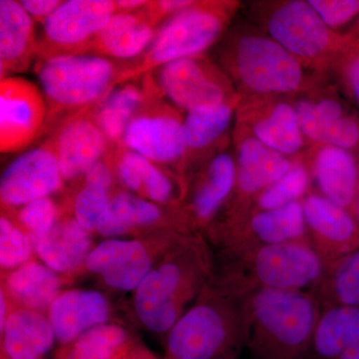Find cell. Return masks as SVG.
Wrapping results in <instances>:
<instances>
[{
  "mask_svg": "<svg viewBox=\"0 0 359 359\" xmlns=\"http://www.w3.org/2000/svg\"><path fill=\"white\" fill-rule=\"evenodd\" d=\"M219 65L241 96L294 97L321 78L252 22L233 26L226 35Z\"/></svg>",
  "mask_w": 359,
  "mask_h": 359,
  "instance_id": "1",
  "label": "cell"
},
{
  "mask_svg": "<svg viewBox=\"0 0 359 359\" xmlns=\"http://www.w3.org/2000/svg\"><path fill=\"white\" fill-rule=\"evenodd\" d=\"M245 342L254 359H299L318 325L316 302L301 292L261 287L245 308Z\"/></svg>",
  "mask_w": 359,
  "mask_h": 359,
  "instance_id": "2",
  "label": "cell"
},
{
  "mask_svg": "<svg viewBox=\"0 0 359 359\" xmlns=\"http://www.w3.org/2000/svg\"><path fill=\"white\" fill-rule=\"evenodd\" d=\"M247 14L250 22L318 74L330 76L337 60L355 43L351 33L330 29L309 0L252 1Z\"/></svg>",
  "mask_w": 359,
  "mask_h": 359,
  "instance_id": "3",
  "label": "cell"
},
{
  "mask_svg": "<svg viewBox=\"0 0 359 359\" xmlns=\"http://www.w3.org/2000/svg\"><path fill=\"white\" fill-rule=\"evenodd\" d=\"M241 7L236 0H194L161 26L147 50L130 63L118 85L139 79L179 59L205 54L226 34Z\"/></svg>",
  "mask_w": 359,
  "mask_h": 359,
  "instance_id": "4",
  "label": "cell"
},
{
  "mask_svg": "<svg viewBox=\"0 0 359 359\" xmlns=\"http://www.w3.org/2000/svg\"><path fill=\"white\" fill-rule=\"evenodd\" d=\"M129 65L87 54L39 59L35 71L46 101V124L100 103L117 86Z\"/></svg>",
  "mask_w": 359,
  "mask_h": 359,
  "instance_id": "5",
  "label": "cell"
},
{
  "mask_svg": "<svg viewBox=\"0 0 359 359\" xmlns=\"http://www.w3.org/2000/svg\"><path fill=\"white\" fill-rule=\"evenodd\" d=\"M330 76L321 78L313 88L290 97L302 135L309 146H334L359 155V117L342 100L339 87Z\"/></svg>",
  "mask_w": 359,
  "mask_h": 359,
  "instance_id": "6",
  "label": "cell"
},
{
  "mask_svg": "<svg viewBox=\"0 0 359 359\" xmlns=\"http://www.w3.org/2000/svg\"><path fill=\"white\" fill-rule=\"evenodd\" d=\"M152 73L162 96L180 111L189 112L242 97L221 66L205 54L179 59Z\"/></svg>",
  "mask_w": 359,
  "mask_h": 359,
  "instance_id": "7",
  "label": "cell"
},
{
  "mask_svg": "<svg viewBox=\"0 0 359 359\" xmlns=\"http://www.w3.org/2000/svg\"><path fill=\"white\" fill-rule=\"evenodd\" d=\"M184 118L181 111L165 100L153 78L148 99L130 122L121 145L156 165L182 166L185 155Z\"/></svg>",
  "mask_w": 359,
  "mask_h": 359,
  "instance_id": "8",
  "label": "cell"
},
{
  "mask_svg": "<svg viewBox=\"0 0 359 359\" xmlns=\"http://www.w3.org/2000/svg\"><path fill=\"white\" fill-rule=\"evenodd\" d=\"M117 11L110 0H68L43 25L40 59L86 55L90 45Z\"/></svg>",
  "mask_w": 359,
  "mask_h": 359,
  "instance_id": "9",
  "label": "cell"
},
{
  "mask_svg": "<svg viewBox=\"0 0 359 359\" xmlns=\"http://www.w3.org/2000/svg\"><path fill=\"white\" fill-rule=\"evenodd\" d=\"M236 123L266 147L285 157H299L308 148L290 97L242 96Z\"/></svg>",
  "mask_w": 359,
  "mask_h": 359,
  "instance_id": "10",
  "label": "cell"
},
{
  "mask_svg": "<svg viewBox=\"0 0 359 359\" xmlns=\"http://www.w3.org/2000/svg\"><path fill=\"white\" fill-rule=\"evenodd\" d=\"M238 327L219 309L199 304L182 316L168 337L173 359H217L240 344Z\"/></svg>",
  "mask_w": 359,
  "mask_h": 359,
  "instance_id": "11",
  "label": "cell"
},
{
  "mask_svg": "<svg viewBox=\"0 0 359 359\" xmlns=\"http://www.w3.org/2000/svg\"><path fill=\"white\" fill-rule=\"evenodd\" d=\"M47 105L36 85L22 77L0 81V150L16 152L29 146L43 131Z\"/></svg>",
  "mask_w": 359,
  "mask_h": 359,
  "instance_id": "12",
  "label": "cell"
},
{
  "mask_svg": "<svg viewBox=\"0 0 359 359\" xmlns=\"http://www.w3.org/2000/svg\"><path fill=\"white\" fill-rule=\"evenodd\" d=\"M231 141L237 166L233 195L236 210L242 216L259 194L289 171L294 159L266 147L236 122Z\"/></svg>",
  "mask_w": 359,
  "mask_h": 359,
  "instance_id": "13",
  "label": "cell"
},
{
  "mask_svg": "<svg viewBox=\"0 0 359 359\" xmlns=\"http://www.w3.org/2000/svg\"><path fill=\"white\" fill-rule=\"evenodd\" d=\"M261 287L301 292L323 273L320 255L302 241L261 245L252 262Z\"/></svg>",
  "mask_w": 359,
  "mask_h": 359,
  "instance_id": "14",
  "label": "cell"
},
{
  "mask_svg": "<svg viewBox=\"0 0 359 359\" xmlns=\"http://www.w3.org/2000/svg\"><path fill=\"white\" fill-rule=\"evenodd\" d=\"M63 180L52 137L6 168L0 181V198L7 205H25L58 191Z\"/></svg>",
  "mask_w": 359,
  "mask_h": 359,
  "instance_id": "15",
  "label": "cell"
},
{
  "mask_svg": "<svg viewBox=\"0 0 359 359\" xmlns=\"http://www.w3.org/2000/svg\"><path fill=\"white\" fill-rule=\"evenodd\" d=\"M52 137L61 174L68 181L86 173L107 154L110 145L93 107L68 117Z\"/></svg>",
  "mask_w": 359,
  "mask_h": 359,
  "instance_id": "16",
  "label": "cell"
},
{
  "mask_svg": "<svg viewBox=\"0 0 359 359\" xmlns=\"http://www.w3.org/2000/svg\"><path fill=\"white\" fill-rule=\"evenodd\" d=\"M320 194L351 211L359 185L358 156L328 145L309 146L302 155Z\"/></svg>",
  "mask_w": 359,
  "mask_h": 359,
  "instance_id": "17",
  "label": "cell"
},
{
  "mask_svg": "<svg viewBox=\"0 0 359 359\" xmlns=\"http://www.w3.org/2000/svg\"><path fill=\"white\" fill-rule=\"evenodd\" d=\"M241 98L187 112L184 118L185 155L182 166L199 162L204 164L217 153L230 147L231 125L236 121Z\"/></svg>",
  "mask_w": 359,
  "mask_h": 359,
  "instance_id": "18",
  "label": "cell"
},
{
  "mask_svg": "<svg viewBox=\"0 0 359 359\" xmlns=\"http://www.w3.org/2000/svg\"><path fill=\"white\" fill-rule=\"evenodd\" d=\"M306 229L318 243L327 245L334 261L359 249V224L348 210L320 193H308L302 199Z\"/></svg>",
  "mask_w": 359,
  "mask_h": 359,
  "instance_id": "19",
  "label": "cell"
},
{
  "mask_svg": "<svg viewBox=\"0 0 359 359\" xmlns=\"http://www.w3.org/2000/svg\"><path fill=\"white\" fill-rule=\"evenodd\" d=\"M87 268L99 273L110 287L121 290H136L150 273L147 250L136 241H104L90 252Z\"/></svg>",
  "mask_w": 359,
  "mask_h": 359,
  "instance_id": "20",
  "label": "cell"
},
{
  "mask_svg": "<svg viewBox=\"0 0 359 359\" xmlns=\"http://www.w3.org/2000/svg\"><path fill=\"white\" fill-rule=\"evenodd\" d=\"M182 285V271L174 264L150 271L136 289L135 309L139 318L152 332L171 330L178 320L176 297Z\"/></svg>",
  "mask_w": 359,
  "mask_h": 359,
  "instance_id": "21",
  "label": "cell"
},
{
  "mask_svg": "<svg viewBox=\"0 0 359 359\" xmlns=\"http://www.w3.org/2000/svg\"><path fill=\"white\" fill-rule=\"evenodd\" d=\"M159 29L145 6L132 13H116L90 45L87 55L113 60L138 57L147 50Z\"/></svg>",
  "mask_w": 359,
  "mask_h": 359,
  "instance_id": "22",
  "label": "cell"
},
{
  "mask_svg": "<svg viewBox=\"0 0 359 359\" xmlns=\"http://www.w3.org/2000/svg\"><path fill=\"white\" fill-rule=\"evenodd\" d=\"M39 55L34 20L20 1H0V75L23 72Z\"/></svg>",
  "mask_w": 359,
  "mask_h": 359,
  "instance_id": "23",
  "label": "cell"
},
{
  "mask_svg": "<svg viewBox=\"0 0 359 359\" xmlns=\"http://www.w3.org/2000/svg\"><path fill=\"white\" fill-rule=\"evenodd\" d=\"M109 314L107 301L94 290H71L58 295L49 308V320L59 341L76 340L102 325Z\"/></svg>",
  "mask_w": 359,
  "mask_h": 359,
  "instance_id": "24",
  "label": "cell"
},
{
  "mask_svg": "<svg viewBox=\"0 0 359 359\" xmlns=\"http://www.w3.org/2000/svg\"><path fill=\"white\" fill-rule=\"evenodd\" d=\"M130 80L117 85L100 103L94 106V116L110 145L121 144L127 127L147 100L153 77L151 73L142 77L141 83Z\"/></svg>",
  "mask_w": 359,
  "mask_h": 359,
  "instance_id": "25",
  "label": "cell"
},
{
  "mask_svg": "<svg viewBox=\"0 0 359 359\" xmlns=\"http://www.w3.org/2000/svg\"><path fill=\"white\" fill-rule=\"evenodd\" d=\"M29 240L40 259L52 271H70L90 254L88 231L76 219L55 224L50 231L41 235L30 233Z\"/></svg>",
  "mask_w": 359,
  "mask_h": 359,
  "instance_id": "26",
  "label": "cell"
},
{
  "mask_svg": "<svg viewBox=\"0 0 359 359\" xmlns=\"http://www.w3.org/2000/svg\"><path fill=\"white\" fill-rule=\"evenodd\" d=\"M236 180L235 156L229 148L205 162L192 201V210L196 217L202 221L212 218L233 195Z\"/></svg>",
  "mask_w": 359,
  "mask_h": 359,
  "instance_id": "27",
  "label": "cell"
},
{
  "mask_svg": "<svg viewBox=\"0 0 359 359\" xmlns=\"http://www.w3.org/2000/svg\"><path fill=\"white\" fill-rule=\"evenodd\" d=\"M110 155L118 178L130 191L143 194L153 203H166L171 199L173 182L155 163L121 144L115 146Z\"/></svg>",
  "mask_w": 359,
  "mask_h": 359,
  "instance_id": "28",
  "label": "cell"
},
{
  "mask_svg": "<svg viewBox=\"0 0 359 359\" xmlns=\"http://www.w3.org/2000/svg\"><path fill=\"white\" fill-rule=\"evenodd\" d=\"M2 330L4 348L11 359H40L55 339L49 318L32 309L11 314Z\"/></svg>",
  "mask_w": 359,
  "mask_h": 359,
  "instance_id": "29",
  "label": "cell"
},
{
  "mask_svg": "<svg viewBox=\"0 0 359 359\" xmlns=\"http://www.w3.org/2000/svg\"><path fill=\"white\" fill-rule=\"evenodd\" d=\"M240 219L244 223L245 233L262 245L301 241L306 235L302 200L278 209L248 212Z\"/></svg>",
  "mask_w": 359,
  "mask_h": 359,
  "instance_id": "30",
  "label": "cell"
},
{
  "mask_svg": "<svg viewBox=\"0 0 359 359\" xmlns=\"http://www.w3.org/2000/svg\"><path fill=\"white\" fill-rule=\"evenodd\" d=\"M358 344L359 308L332 306L318 318L311 346L318 358L337 359Z\"/></svg>",
  "mask_w": 359,
  "mask_h": 359,
  "instance_id": "31",
  "label": "cell"
},
{
  "mask_svg": "<svg viewBox=\"0 0 359 359\" xmlns=\"http://www.w3.org/2000/svg\"><path fill=\"white\" fill-rule=\"evenodd\" d=\"M59 287L57 276L48 266L27 263L20 266L7 278L9 292L32 311L50 308Z\"/></svg>",
  "mask_w": 359,
  "mask_h": 359,
  "instance_id": "32",
  "label": "cell"
},
{
  "mask_svg": "<svg viewBox=\"0 0 359 359\" xmlns=\"http://www.w3.org/2000/svg\"><path fill=\"white\" fill-rule=\"evenodd\" d=\"M159 207L151 201L123 192L111 198L98 230L105 237H116L134 226H148L160 219Z\"/></svg>",
  "mask_w": 359,
  "mask_h": 359,
  "instance_id": "33",
  "label": "cell"
},
{
  "mask_svg": "<svg viewBox=\"0 0 359 359\" xmlns=\"http://www.w3.org/2000/svg\"><path fill=\"white\" fill-rule=\"evenodd\" d=\"M309 182L311 175L302 156L295 157L289 171L259 194L245 214L278 209L295 201H302L308 194Z\"/></svg>",
  "mask_w": 359,
  "mask_h": 359,
  "instance_id": "34",
  "label": "cell"
},
{
  "mask_svg": "<svg viewBox=\"0 0 359 359\" xmlns=\"http://www.w3.org/2000/svg\"><path fill=\"white\" fill-rule=\"evenodd\" d=\"M125 340L126 332L122 327L99 325L76 339L66 359H114Z\"/></svg>",
  "mask_w": 359,
  "mask_h": 359,
  "instance_id": "35",
  "label": "cell"
},
{
  "mask_svg": "<svg viewBox=\"0 0 359 359\" xmlns=\"http://www.w3.org/2000/svg\"><path fill=\"white\" fill-rule=\"evenodd\" d=\"M330 292L334 306L359 308V249L334 262L330 271Z\"/></svg>",
  "mask_w": 359,
  "mask_h": 359,
  "instance_id": "36",
  "label": "cell"
},
{
  "mask_svg": "<svg viewBox=\"0 0 359 359\" xmlns=\"http://www.w3.org/2000/svg\"><path fill=\"white\" fill-rule=\"evenodd\" d=\"M109 189L104 187L85 184L78 193L74 203L75 219L86 231L98 229L101 219L105 214L110 198Z\"/></svg>",
  "mask_w": 359,
  "mask_h": 359,
  "instance_id": "37",
  "label": "cell"
},
{
  "mask_svg": "<svg viewBox=\"0 0 359 359\" xmlns=\"http://www.w3.org/2000/svg\"><path fill=\"white\" fill-rule=\"evenodd\" d=\"M32 243L8 219H0V264L4 268L23 266L32 254Z\"/></svg>",
  "mask_w": 359,
  "mask_h": 359,
  "instance_id": "38",
  "label": "cell"
},
{
  "mask_svg": "<svg viewBox=\"0 0 359 359\" xmlns=\"http://www.w3.org/2000/svg\"><path fill=\"white\" fill-rule=\"evenodd\" d=\"M309 2L323 22L335 32L344 33L342 29L346 26H351V32L359 20V0H309Z\"/></svg>",
  "mask_w": 359,
  "mask_h": 359,
  "instance_id": "39",
  "label": "cell"
},
{
  "mask_svg": "<svg viewBox=\"0 0 359 359\" xmlns=\"http://www.w3.org/2000/svg\"><path fill=\"white\" fill-rule=\"evenodd\" d=\"M330 77H334L339 89L354 103L359 105V42L351 47L337 60L330 71Z\"/></svg>",
  "mask_w": 359,
  "mask_h": 359,
  "instance_id": "40",
  "label": "cell"
},
{
  "mask_svg": "<svg viewBox=\"0 0 359 359\" xmlns=\"http://www.w3.org/2000/svg\"><path fill=\"white\" fill-rule=\"evenodd\" d=\"M56 207L48 197L32 201L22 205L20 221L34 235L47 233L55 226Z\"/></svg>",
  "mask_w": 359,
  "mask_h": 359,
  "instance_id": "41",
  "label": "cell"
},
{
  "mask_svg": "<svg viewBox=\"0 0 359 359\" xmlns=\"http://www.w3.org/2000/svg\"><path fill=\"white\" fill-rule=\"evenodd\" d=\"M194 0H158L149 1L145 11L156 25L162 26L170 18L192 4Z\"/></svg>",
  "mask_w": 359,
  "mask_h": 359,
  "instance_id": "42",
  "label": "cell"
},
{
  "mask_svg": "<svg viewBox=\"0 0 359 359\" xmlns=\"http://www.w3.org/2000/svg\"><path fill=\"white\" fill-rule=\"evenodd\" d=\"M20 2L26 13L32 16L33 20L44 25L63 1H59V0H22Z\"/></svg>",
  "mask_w": 359,
  "mask_h": 359,
  "instance_id": "43",
  "label": "cell"
},
{
  "mask_svg": "<svg viewBox=\"0 0 359 359\" xmlns=\"http://www.w3.org/2000/svg\"><path fill=\"white\" fill-rule=\"evenodd\" d=\"M84 180L85 184L109 189L113 180L109 163L102 159L98 161L84 174Z\"/></svg>",
  "mask_w": 359,
  "mask_h": 359,
  "instance_id": "44",
  "label": "cell"
},
{
  "mask_svg": "<svg viewBox=\"0 0 359 359\" xmlns=\"http://www.w3.org/2000/svg\"><path fill=\"white\" fill-rule=\"evenodd\" d=\"M149 1H142V0H117L116 6H117L118 13H132L139 9L143 8L147 6Z\"/></svg>",
  "mask_w": 359,
  "mask_h": 359,
  "instance_id": "45",
  "label": "cell"
},
{
  "mask_svg": "<svg viewBox=\"0 0 359 359\" xmlns=\"http://www.w3.org/2000/svg\"><path fill=\"white\" fill-rule=\"evenodd\" d=\"M6 301H4V294L1 292V294H0V325H1V328H4V325H6Z\"/></svg>",
  "mask_w": 359,
  "mask_h": 359,
  "instance_id": "46",
  "label": "cell"
},
{
  "mask_svg": "<svg viewBox=\"0 0 359 359\" xmlns=\"http://www.w3.org/2000/svg\"><path fill=\"white\" fill-rule=\"evenodd\" d=\"M349 212L353 214L354 219H355L359 224V185L358 192H356L355 198H354L353 207H351V211Z\"/></svg>",
  "mask_w": 359,
  "mask_h": 359,
  "instance_id": "47",
  "label": "cell"
},
{
  "mask_svg": "<svg viewBox=\"0 0 359 359\" xmlns=\"http://www.w3.org/2000/svg\"><path fill=\"white\" fill-rule=\"evenodd\" d=\"M348 33H351V35L358 40L359 42V20L358 22H356V25L353 26V29L351 30Z\"/></svg>",
  "mask_w": 359,
  "mask_h": 359,
  "instance_id": "48",
  "label": "cell"
},
{
  "mask_svg": "<svg viewBox=\"0 0 359 359\" xmlns=\"http://www.w3.org/2000/svg\"><path fill=\"white\" fill-rule=\"evenodd\" d=\"M358 168H359V155H358Z\"/></svg>",
  "mask_w": 359,
  "mask_h": 359,
  "instance_id": "49",
  "label": "cell"
}]
</instances>
